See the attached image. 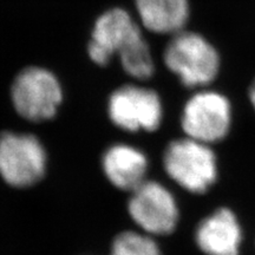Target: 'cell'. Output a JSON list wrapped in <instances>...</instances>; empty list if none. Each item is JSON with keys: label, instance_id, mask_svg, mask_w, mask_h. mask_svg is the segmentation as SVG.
<instances>
[{"label": "cell", "instance_id": "6da1fadb", "mask_svg": "<svg viewBox=\"0 0 255 255\" xmlns=\"http://www.w3.org/2000/svg\"><path fill=\"white\" fill-rule=\"evenodd\" d=\"M88 53L92 62L105 66L115 55L128 75L138 81L152 77L155 63L139 25L127 9L114 7L96 20Z\"/></svg>", "mask_w": 255, "mask_h": 255}, {"label": "cell", "instance_id": "7a4b0ae2", "mask_svg": "<svg viewBox=\"0 0 255 255\" xmlns=\"http://www.w3.org/2000/svg\"><path fill=\"white\" fill-rule=\"evenodd\" d=\"M164 64L188 88L206 87L220 69L218 51L196 32L181 31L171 36L163 53Z\"/></svg>", "mask_w": 255, "mask_h": 255}, {"label": "cell", "instance_id": "3957f363", "mask_svg": "<svg viewBox=\"0 0 255 255\" xmlns=\"http://www.w3.org/2000/svg\"><path fill=\"white\" fill-rule=\"evenodd\" d=\"M163 162L169 176L190 193H205L216 181L214 152L208 144L189 137L169 143Z\"/></svg>", "mask_w": 255, "mask_h": 255}, {"label": "cell", "instance_id": "277c9868", "mask_svg": "<svg viewBox=\"0 0 255 255\" xmlns=\"http://www.w3.org/2000/svg\"><path fill=\"white\" fill-rule=\"evenodd\" d=\"M12 103L21 117L32 122L52 119L63 101L60 83L49 70L28 66L14 78L11 88Z\"/></svg>", "mask_w": 255, "mask_h": 255}, {"label": "cell", "instance_id": "5b68a950", "mask_svg": "<svg viewBox=\"0 0 255 255\" xmlns=\"http://www.w3.org/2000/svg\"><path fill=\"white\" fill-rule=\"evenodd\" d=\"M46 154L39 139L26 133L0 135V175L8 184L24 188L45 174Z\"/></svg>", "mask_w": 255, "mask_h": 255}, {"label": "cell", "instance_id": "8992f818", "mask_svg": "<svg viewBox=\"0 0 255 255\" xmlns=\"http://www.w3.org/2000/svg\"><path fill=\"white\" fill-rule=\"evenodd\" d=\"M231 122L229 101L219 92L208 90L191 96L184 105L181 119L187 137L206 144L225 138Z\"/></svg>", "mask_w": 255, "mask_h": 255}, {"label": "cell", "instance_id": "52a82bcc", "mask_svg": "<svg viewBox=\"0 0 255 255\" xmlns=\"http://www.w3.org/2000/svg\"><path fill=\"white\" fill-rule=\"evenodd\" d=\"M108 113L114 124L128 131H155L163 116L157 92L132 84L121 87L111 94Z\"/></svg>", "mask_w": 255, "mask_h": 255}, {"label": "cell", "instance_id": "ba28073f", "mask_svg": "<svg viewBox=\"0 0 255 255\" xmlns=\"http://www.w3.org/2000/svg\"><path fill=\"white\" fill-rule=\"evenodd\" d=\"M128 210L133 221L149 234L167 235L176 228V201L167 188L155 181H144L131 191Z\"/></svg>", "mask_w": 255, "mask_h": 255}, {"label": "cell", "instance_id": "9c48e42d", "mask_svg": "<svg viewBox=\"0 0 255 255\" xmlns=\"http://www.w3.org/2000/svg\"><path fill=\"white\" fill-rule=\"evenodd\" d=\"M242 233L237 216L222 208L203 220L196 231V242L207 255H239Z\"/></svg>", "mask_w": 255, "mask_h": 255}, {"label": "cell", "instance_id": "30bf717a", "mask_svg": "<svg viewBox=\"0 0 255 255\" xmlns=\"http://www.w3.org/2000/svg\"><path fill=\"white\" fill-rule=\"evenodd\" d=\"M103 169L115 187L132 191L145 181L148 159L133 146L116 144L105 151Z\"/></svg>", "mask_w": 255, "mask_h": 255}, {"label": "cell", "instance_id": "8fae6325", "mask_svg": "<svg viewBox=\"0 0 255 255\" xmlns=\"http://www.w3.org/2000/svg\"><path fill=\"white\" fill-rule=\"evenodd\" d=\"M135 6L143 26L155 33L173 36L189 19L188 0H135Z\"/></svg>", "mask_w": 255, "mask_h": 255}, {"label": "cell", "instance_id": "7c38bea8", "mask_svg": "<svg viewBox=\"0 0 255 255\" xmlns=\"http://www.w3.org/2000/svg\"><path fill=\"white\" fill-rule=\"evenodd\" d=\"M111 255H162V253L151 238L135 232H124L114 240Z\"/></svg>", "mask_w": 255, "mask_h": 255}, {"label": "cell", "instance_id": "4fadbf2b", "mask_svg": "<svg viewBox=\"0 0 255 255\" xmlns=\"http://www.w3.org/2000/svg\"><path fill=\"white\" fill-rule=\"evenodd\" d=\"M250 100H251L252 105H253V108L255 109V79L250 89Z\"/></svg>", "mask_w": 255, "mask_h": 255}]
</instances>
